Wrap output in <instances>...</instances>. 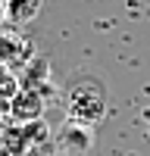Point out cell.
<instances>
[{
    "instance_id": "obj_1",
    "label": "cell",
    "mask_w": 150,
    "mask_h": 156,
    "mask_svg": "<svg viewBox=\"0 0 150 156\" xmlns=\"http://www.w3.org/2000/svg\"><path fill=\"white\" fill-rule=\"evenodd\" d=\"M109 106V87L106 78L94 72V69H75L66 78V87H62V109H66V119L72 125L81 128H97L106 115Z\"/></svg>"
},
{
    "instance_id": "obj_2",
    "label": "cell",
    "mask_w": 150,
    "mask_h": 156,
    "mask_svg": "<svg viewBox=\"0 0 150 156\" xmlns=\"http://www.w3.org/2000/svg\"><path fill=\"white\" fill-rule=\"evenodd\" d=\"M34 56L38 53H34L31 41L22 34V28L6 22V28H0V66H6L12 72H22Z\"/></svg>"
},
{
    "instance_id": "obj_3",
    "label": "cell",
    "mask_w": 150,
    "mask_h": 156,
    "mask_svg": "<svg viewBox=\"0 0 150 156\" xmlns=\"http://www.w3.org/2000/svg\"><path fill=\"white\" fill-rule=\"evenodd\" d=\"M44 94L34 87H19V94L9 100V115L22 125H38V119L44 115Z\"/></svg>"
},
{
    "instance_id": "obj_4",
    "label": "cell",
    "mask_w": 150,
    "mask_h": 156,
    "mask_svg": "<svg viewBox=\"0 0 150 156\" xmlns=\"http://www.w3.org/2000/svg\"><path fill=\"white\" fill-rule=\"evenodd\" d=\"M3 3V16L9 25L16 28H25L28 22H34L44 9V0H0Z\"/></svg>"
}]
</instances>
